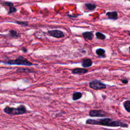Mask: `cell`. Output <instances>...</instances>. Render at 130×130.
<instances>
[{
    "mask_svg": "<svg viewBox=\"0 0 130 130\" xmlns=\"http://www.w3.org/2000/svg\"><path fill=\"white\" fill-rule=\"evenodd\" d=\"M88 72V70L85 68H76L72 71V74H84Z\"/></svg>",
    "mask_w": 130,
    "mask_h": 130,
    "instance_id": "cell-7",
    "label": "cell"
},
{
    "mask_svg": "<svg viewBox=\"0 0 130 130\" xmlns=\"http://www.w3.org/2000/svg\"><path fill=\"white\" fill-rule=\"evenodd\" d=\"M85 7L89 10L93 11L95 9V8H96V5L94 4L86 3L85 4Z\"/></svg>",
    "mask_w": 130,
    "mask_h": 130,
    "instance_id": "cell-14",
    "label": "cell"
},
{
    "mask_svg": "<svg viewBox=\"0 0 130 130\" xmlns=\"http://www.w3.org/2000/svg\"><path fill=\"white\" fill-rule=\"evenodd\" d=\"M124 106L125 109L128 112H130V101L127 100L125 101L124 103Z\"/></svg>",
    "mask_w": 130,
    "mask_h": 130,
    "instance_id": "cell-15",
    "label": "cell"
},
{
    "mask_svg": "<svg viewBox=\"0 0 130 130\" xmlns=\"http://www.w3.org/2000/svg\"><path fill=\"white\" fill-rule=\"evenodd\" d=\"M15 23L19 24V25H21L22 26H28L29 24L28 22H19V21H16Z\"/></svg>",
    "mask_w": 130,
    "mask_h": 130,
    "instance_id": "cell-18",
    "label": "cell"
},
{
    "mask_svg": "<svg viewBox=\"0 0 130 130\" xmlns=\"http://www.w3.org/2000/svg\"><path fill=\"white\" fill-rule=\"evenodd\" d=\"M89 86L95 90H101L106 88V84L97 80L91 81L90 83H89Z\"/></svg>",
    "mask_w": 130,
    "mask_h": 130,
    "instance_id": "cell-4",
    "label": "cell"
},
{
    "mask_svg": "<svg viewBox=\"0 0 130 130\" xmlns=\"http://www.w3.org/2000/svg\"><path fill=\"white\" fill-rule=\"evenodd\" d=\"M89 115L91 117H106L108 115L107 112L102 110H92L89 112Z\"/></svg>",
    "mask_w": 130,
    "mask_h": 130,
    "instance_id": "cell-5",
    "label": "cell"
},
{
    "mask_svg": "<svg viewBox=\"0 0 130 130\" xmlns=\"http://www.w3.org/2000/svg\"><path fill=\"white\" fill-rule=\"evenodd\" d=\"M96 54L99 57H105V51L104 49H102V48H99L96 50Z\"/></svg>",
    "mask_w": 130,
    "mask_h": 130,
    "instance_id": "cell-13",
    "label": "cell"
},
{
    "mask_svg": "<svg viewBox=\"0 0 130 130\" xmlns=\"http://www.w3.org/2000/svg\"><path fill=\"white\" fill-rule=\"evenodd\" d=\"M106 15L108 17L109 19L116 20L118 18V13L116 11L109 12L106 13Z\"/></svg>",
    "mask_w": 130,
    "mask_h": 130,
    "instance_id": "cell-8",
    "label": "cell"
},
{
    "mask_svg": "<svg viewBox=\"0 0 130 130\" xmlns=\"http://www.w3.org/2000/svg\"><path fill=\"white\" fill-rule=\"evenodd\" d=\"M4 112L8 114L11 115H20L26 112V109L24 105H20L17 108H12L6 107L4 109Z\"/></svg>",
    "mask_w": 130,
    "mask_h": 130,
    "instance_id": "cell-2",
    "label": "cell"
},
{
    "mask_svg": "<svg viewBox=\"0 0 130 130\" xmlns=\"http://www.w3.org/2000/svg\"><path fill=\"white\" fill-rule=\"evenodd\" d=\"M83 94L80 92H75L73 94L72 99L73 101H77L81 98Z\"/></svg>",
    "mask_w": 130,
    "mask_h": 130,
    "instance_id": "cell-11",
    "label": "cell"
},
{
    "mask_svg": "<svg viewBox=\"0 0 130 130\" xmlns=\"http://www.w3.org/2000/svg\"><path fill=\"white\" fill-rule=\"evenodd\" d=\"M6 64L11 65H24L27 66H33V64L23 57H19L15 60H9Z\"/></svg>",
    "mask_w": 130,
    "mask_h": 130,
    "instance_id": "cell-3",
    "label": "cell"
},
{
    "mask_svg": "<svg viewBox=\"0 0 130 130\" xmlns=\"http://www.w3.org/2000/svg\"><path fill=\"white\" fill-rule=\"evenodd\" d=\"M48 33L50 36L56 38H63L65 36L64 34L63 33V32L57 30L49 31L48 32Z\"/></svg>",
    "mask_w": 130,
    "mask_h": 130,
    "instance_id": "cell-6",
    "label": "cell"
},
{
    "mask_svg": "<svg viewBox=\"0 0 130 130\" xmlns=\"http://www.w3.org/2000/svg\"><path fill=\"white\" fill-rule=\"evenodd\" d=\"M86 124L93 125H101L107 127L128 128L129 125L119 120H114L111 118H106L104 119H88L86 121Z\"/></svg>",
    "mask_w": 130,
    "mask_h": 130,
    "instance_id": "cell-1",
    "label": "cell"
},
{
    "mask_svg": "<svg viewBox=\"0 0 130 130\" xmlns=\"http://www.w3.org/2000/svg\"><path fill=\"white\" fill-rule=\"evenodd\" d=\"M128 1H130V0H128Z\"/></svg>",
    "mask_w": 130,
    "mask_h": 130,
    "instance_id": "cell-23",
    "label": "cell"
},
{
    "mask_svg": "<svg viewBox=\"0 0 130 130\" xmlns=\"http://www.w3.org/2000/svg\"><path fill=\"white\" fill-rule=\"evenodd\" d=\"M17 71L19 72H23V71H25V72H33L31 70L29 69H20L17 70Z\"/></svg>",
    "mask_w": 130,
    "mask_h": 130,
    "instance_id": "cell-20",
    "label": "cell"
},
{
    "mask_svg": "<svg viewBox=\"0 0 130 130\" xmlns=\"http://www.w3.org/2000/svg\"><path fill=\"white\" fill-rule=\"evenodd\" d=\"M121 81L122 83L124 84H127L128 83V80L127 79H121Z\"/></svg>",
    "mask_w": 130,
    "mask_h": 130,
    "instance_id": "cell-21",
    "label": "cell"
},
{
    "mask_svg": "<svg viewBox=\"0 0 130 130\" xmlns=\"http://www.w3.org/2000/svg\"><path fill=\"white\" fill-rule=\"evenodd\" d=\"M95 36H96L98 39H100V40H104L106 38V36L104 35L103 34H102L99 32L95 33Z\"/></svg>",
    "mask_w": 130,
    "mask_h": 130,
    "instance_id": "cell-16",
    "label": "cell"
},
{
    "mask_svg": "<svg viewBox=\"0 0 130 130\" xmlns=\"http://www.w3.org/2000/svg\"><path fill=\"white\" fill-rule=\"evenodd\" d=\"M22 50L23 51V52H24V53L26 52L27 51H28V50H27V49L26 48H25V47H23L22 48Z\"/></svg>",
    "mask_w": 130,
    "mask_h": 130,
    "instance_id": "cell-22",
    "label": "cell"
},
{
    "mask_svg": "<svg viewBox=\"0 0 130 130\" xmlns=\"http://www.w3.org/2000/svg\"><path fill=\"white\" fill-rule=\"evenodd\" d=\"M16 11H17V9H16V8L15 7H13V6L10 7L9 12H8V14H11V13H14V12H15Z\"/></svg>",
    "mask_w": 130,
    "mask_h": 130,
    "instance_id": "cell-17",
    "label": "cell"
},
{
    "mask_svg": "<svg viewBox=\"0 0 130 130\" xmlns=\"http://www.w3.org/2000/svg\"><path fill=\"white\" fill-rule=\"evenodd\" d=\"M93 62L91 59H86L82 61V66L84 68H88L92 66Z\"/></svg>",
    "mask_w": 130,
    "mask_h": 130,
    "instance_id": "cell-9",
    "label": "cell"
},
{
    "mask_svg": "<svg viewBox=\"0 0 130 130\" xmlns=\"http://www.w3.org/2000/svg\"><path fill=\"white\" fill-rule=\"evenodd\" d=\"M2 5L5 6H8V7H10L13 6V4L11 2H4L2 3Z\"/></svg>",
    "mask_w": 130,
    "mask_h": 130,
    "instance_id": "cell-19",
    "label": "cell"
},
{
    "mask_svg": "<svg viewBox=\"0 0 130 130\" xmlns=\"http://www.w3.org/2000/svg\"><path fill=\"white\" fill-rule=\"evenodd\" d=\"M9 35L14 38H17L19 37H20V35L18 34V33L15 31V30H11L9 31Z\"/></svg>",
    "mask_w": 130,
    "mask_h": 130,
    "instance_id": "cell-12",
    "label": "cell"
},
{
    "mask_svg": "<svg viewBox=\"0 0 130 130\" xmlns=\"http://www.w3.org/2000/svg\"><path fill=\"white\" fill-rule=\"evenodd\" d=\"M83 38L85 40H91L93 39L94 37V34L92 32H84L83 34Z\"/></svg>",
    "mask_w": 130,
    "mask_h": 130,
    "instance_id": "cell-10",
    "label": "cell"
}]
</instances>
